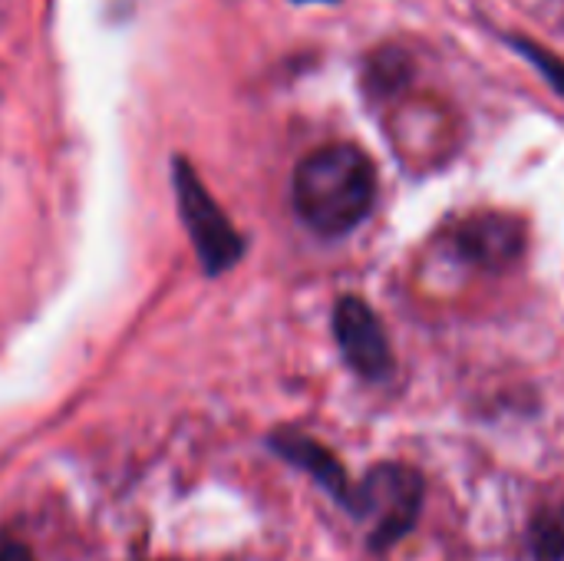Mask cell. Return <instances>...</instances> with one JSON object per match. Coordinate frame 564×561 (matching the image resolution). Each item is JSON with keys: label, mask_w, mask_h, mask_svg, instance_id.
<instances>
[{"label": "cell", "mask_w": 564, "mask_h": 561, "mask_svg": "<svg viewBox=\"0 0 564 561\" xmlns=\"http://www.w3.org/2000/svg\"><path fill=\"white\" fill-rule=\"evenodd\" d=\"M529 549L535 561H564V503L535 513L529 526Z\"/></svg>", "instance_id": "obj_7"}, {"label": "cell", "mask_w": 564, "mask_h": 561, "mask_svg": "<svg viewBox=\"0 0 564 561\" xmlns=\"http://www.w3.org/2000/svg\"><path fill=\"white\" fill-rule=\"evenodd\" d=\"M347 509L367 526L370 546L383 552L413 532L423 509V479L403 463H383L354 486Z\"/></svg>", "instance_id": "obj_2"}, {"label": "cell", "mask_w": 564, "mask_h": 561, "mask_svg": "<svg viewBox=\"0 0 564 561\" xmlns=\"http://www.w3.org/2000/svg\"><path fill=\"white\" fill-rule=\"evenodd\" d=\"M297 3H334V0H297Z\"/></svg>", "instance_id": "obj_10"}, {"label": "cell", "mask_w": 564, "mask_h": 561, "mask_svg": "<svg viewBox=\"0 0 564 561\" xmlns=\"http://www.w3.org/2000/svg\"><path fill=\"white\" fill-rule=\"evenodd\" d=\"M509 43L552 83V89L564 96V60L562 56H555V53H549V50H542L539 43H532V40H525V36H509Z\"/></svg>", "instance_id": "obj_8"}, {"label": "cell", "mask_w": 564, "mask_h": 561, "mask_svg": "<svg viewBox=\"0 0 564 561\" xmlns=\"http://www.w3.org/2000/svg\"><path fill=\"white\" fill-rule=\"evenodd\" d=\"M334 334L340 344L344 360L350 364L354 374H360L364 380H387L393 370V350L390 341L377 321V314L370 311L367 301L360 298H340L334 308Z\"/></svg>", "instance_id": "obj_4"}, {"label": "cell", "mask_w": 564, "mask_h": 561, "mask_svg": "<svg viewBox=\"0 0 564 561\" xmlns=\"http://www.w3.org/2000/svg\"><path fill=\"white\" fill-rule=\"evenodd\" d=\"M456 248L469 261L492 268V271H502L522 255L525 235H522V225L516 218L499 215V212H479L459 225Z\"/></svg>", "instance_id": "obj_5"}, {"label": "cell", "mask_w": 564, "mask_h": 561, "mask_svg": "<svg viewBox=\"0 0 564 561\" xmlns=\"http://www.w3.org/2000/svg\"><path fill=\"white\" fill-rule=\"evenodd\" d=\"M271 446H274V453H278L281 460H288V463H294L297 470H304L307 476H314V483H321V486L347 509L354 486H350L344 466L334 460L330 450H324L321 443H314L311 436L294 433V430L274 433V436H271Z\"/></svg>", "instance_id": "obj_6"}, {"label": "cell", "mask_w": 564, "mask_h": 561, "mask_svg": "<svg viewBox=\"0 0 564 561\" xmlns=\"http://www.w3.org/2000/svg\"><path fill=\"white\" fill-rule=\"evenodd\" d=\"M0 561H33V555L20 542H0Z\"/></svg>", "instance_id": "obj_9"}, {"label": "cell", "mask_w": 564, "mask_h": 561, "mask_svg": "<svg viewBox=\"0 0 564 561\" xmlns=\"http://www.w3.org/2000/svg\"><path fill=\"white\" fill-rule=\"evenodd\" d=\"M377 169L370 155L350 142L311 152L294 172V208L307 228L324 238L354 231L373 208Z\"/></svg>", "instance_id": "obj_1"}, {"label": "cell", "mask_w": 564, "mask_h": 561, "mask_svg": "<svg viewBox=\"0 0 564 561\" xmlns=\"http://www.w3.org/2000/svg\"><path fill=\"white\" fill-rule=\"evenodd\" d=\"M175 195H178L182 222L192 235V245H195L205 271L208 274L228 271L241 258L245 241L231 228V222L225 218L218 202L205 192V185L198 182V175L192 172V165L185 159L175 162Z\"/></svg>", "instance_id": "obj_3"}]
</instances>
